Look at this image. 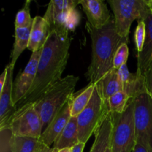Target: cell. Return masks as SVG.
<instances>
[{
  "label": "cell",
  "instance_id": "obj_1",
  "mask_svg": "<svg viewBox=\"0 0 152 152\" xmlns=\"http://www.w3.org/2000/svg\"><path fill=\"white\" fill-rule=\"evenodd\" d=\"M71 39L51 31L40 55L35 80L26 96L16 105V109L34 102L62 79L69 58Z\"/></svg>",
  "mask_w": 152,
  "mask_h": 152
},
{
  "label": "cell",
  "instance_id": "obj_15",
  "mask_svg": "<svg viewBox=\"0 0 152 152\" xmlns=\"http://www.w3.org/2000/svg\"><path fill=\"white\" fill-rule=\"evenodd\" d=\"M118 74L123 83V91L131 99H135L142 94L148 93L144 75L137 72L130 73L126 64L119 68Z\"/></svg>",
  "mask_w": 152,
  "mask_h": 152
},
{
  "label": "cell",
  "instance_id": "obj_10",
  "mask_svg": "<svg viewBox=\"0 0 152 152\" xmlns=\"http://www.w3.org/2000/svg\"><path fill=\"white\" fill-rule=\"evenodd\" d=\"M42 50L32 53L24 71L19 73L13 83V103L15 107L26 96L34 83Z\"/></svg>",
  "mask_w": 152,
  "mask_h": 152
},
{
  "label": "cell",
  "instance_id": "obj_11",
  "mask_svg": "<svg viewBox=\"0 0 152 152\" xmlns=\"http://www.w3.org/2000/svg\"><path fill=\"white\" fill-rule=\"evenodd\" d=\"M5 83L0 91V130L5 129L9 120L16 111L13 103V68L9 64Z\"/></svg>",
  "mask_w": 152,
  "mask_h": 152
},
{
  "label": "cell",
  "instance_id": "obj_5",
  "mask_svg": "<svg viewBox=\"0 0 152 152\" xmlns=\"http://www.w3.org/2000/svg\"><path fill=\"white\" fill-rule=\"evenodd\" d=\"M110 113L108 102L101 96L95 86L88 104L77 116L80 142L86 144Z\"/></svg>",
  "mask_w": 152,
  "mask_h": 152
},
{
  "label": "cell",
  "instance_id": "obj_19",
  "mask_svg": "<svg viewBox=\"0 0 152 152\" xmlns=\"http://www.w3.org/2000/svg\"><path fill=\"white\" fill-rule=\"evenodd\" d=\"M80 143L78 138L77 117H71L69 122L53 143V148L58 150L63 148H72Z\"/></svg>",
  "mask_w": 152,
  "mask_h": 152
},
{
  "label": "cell",
  "instance_id": "obj_2",
  "mask_svg": "<svg viewBox=\"0 0 152 152\" xmlns=\"http://www.w3.org/2000/svg\"><path fill=\"white\" fill-rule=\"evenodd\" d=\"M86 28L91 39L92 48L91 62L86 77L90 85H96L114 68V56L120 46L129 42L119 35L112 18L102 28H94L88 22Z\"/></svg>",
  "mask_w": 152,
  "mask_h": 152
},
{
  "label": "cell",
  "instance_id": "obj_12",
  "mask_svg": "<svg viewBox=\"0 0 152 152\" xmlns=\"http://www.w3.org/2000/svg\"><path fill=\"white\" fill-rule=\"evenodd\" d=\"M148 7L142 15L140 20L145 25V41L142 50L137 54V72L144 75L151 62L152 55V0H147Z\"/></svg>",
  "mask_w": 152,
  "mask_h": 152
},
{
  "label": "cell",
  "instance_id": "obj_33",
  "mask_svg": "<svg viewBox=\"0 0 152 152\" xmlns=\"http://www.w3.org/2000/svg\"><path fill=\"white\" fill-rule=\"evenodd\" d=\"M58 152H72V148H63V149L59 150Z\"/></svg>",
  "mask_w": 152,
  "mask_h": 152
},
{
  "label": "cell",
  "instance_id": "obj_24",
  "mask_svg": "<svg viewBox=\"0 0 152 152\" xmlns=\"http://www.w3.org/2000/svg\"><path fill=\"white\" fill-rule=\"evenodd\" d=\"M31 1H26L23 7L17 12L15 19V28H28L31 26L34 22V18H31L30 13Z\"/></svg>",
  "mask_w": 152,
  "mask_h": 152
},
{
  "label": "cell",
  "instance_id": "obj_16",
  "mask_svg": "<svg viewBox=\"0 0 152 152\" xmlns=\"http://www.w3.org/2000/svg\"><path fill=\"white\" fill-rule=\"evenodd\" d=\"M50 34V26L43 16H35L31 28L28 50L34 53L42 49Z\"/></svg>",
  "mask_w": 152,
  "mask_h": 152
},
{
  "label": "cell",
  "instance_id": "obj_17",
  "mask_svg": "<svg viewBox=\"0 0 152 152\" xmlns=\"http://www.w3.org/2000/svg\"><path fill=\"white\" fill-rule=\"evenodd\" d=\"M96 87L99 94L105 101H108L116 93L123 91V83L119 76L118 69L113 68L96 83Z\"/></svg>",
  "mask_w": 152,
  "mask_h": 152
},
{
  "label": "cell",
  "instance_id": "obj_28",
  "mask_svg": "<svg viewBox=\"0 0 152 152\" xmlns=\"http://www.w3.org/2000/svg\"><path fill=\"white\" fill-rule=\"evenodd\" d=\"M144 76H145V80H146L148 91L152 98V61L150 63L148 68H147L145 74H144Z\"/></svg>",
  "mask_w": 152,
  "mask_h": 152
},
{
  "label": "cell",
  "instance_id": "obj_25",
  "mask_svg": "<svg viewBox=\"0 0 152 152\" xmlns=\"http://www.w3.org/2000/svg\"><path fill=\"white\" fill-rule=\"evenodd\" d=\"M145 25L142 20H138L137 26L134 33V41L136 45V48L137 50V54L142 50L145 41Z\"/></svg>",
  "mask_w": 152,
  "mask_h": 152
},
{
  "label": "cell",
  "instance_id": "obj_14",
  "mask_svg": "<svg viewBox=\"0 0 152 152\" xmlns=\"http://www.w3.org/2000/svg\"><path fill=\"white\" fill-rule=\"evenodd\" d=\"M79 4L82 6L89 23L94 28H102L111 19L107 5L102 0H80Z\"/></svg>",
  "mask_w": 152,
  "mask_h": 152
},
{
  "label": "cell",
  "instance_id": "obj_21",
  "mask_svg": "<svg viewBox=\"0 0 152 152\" xmlns=\"http://www.w3.org/2000/svg\"><path fill=\"white\" fill-rule=\"evenodd\" d=\"M42 144V142L39 140V139L12 135L10 139V151L38 152Z\"/></svg>",
  "mask_w": 152,
  "mask_h": 152
},
{
  "label": "cell",
  "instance_id": "obj_27",
  "mask_svg": "<svg viewBox=\"0 0 152 152\" xmlns=\"http://www.w3.org/2000/svg\"><path fill=\"white\" fill-rule=\"evenodd\" d=\"M80 18H81V16H80V13L76 9L71 10L69 12L68 21H67V27H68V31H73L75 30V28L80 23Z\"/></svg>",
  "mask_w": 152,
  "mask_h": 152
},
{
  "label": "cell",
  "instance_id": "obj_29",
  "mask_svg": "<svg viewBox=\"0 0 152 152\" xmlns=\"http://www.w3.org/2000/svg\"><path fill=\"white\" fill-rule=\"evenodd\" d=\"M7 67L6 66V68H4V71L2 72V74L0 76V91L3 89V87L4 86V83H5L6 79H7Z\"/></svg>",
  "mask_w": 152,
  "mask_h": 152
},
{
  "label": "cell",
  "instance_id": "obj_34",
  "mask_svg": "<svg viewBox=\"0 0 152 152\" xmlns=\"http://www.w3.org/2000/svg\"><path fill=\"white\" fill-rule=\"evenodd\" d=\"M106 152H111V146L109 147V148H108V150H107Z\"/></svg>",
  "mask_w": 152,
  "mask_h": 152
},
{
  "label": "cell",
  "instance_id": "obj_26",
  "mask_svg": "<svg viewBox=\"0 0 152 152\" xmlns=\"http://www.w3.org/2000/svg\"><path fill=\"white\" fill-rule=\"evenodd\" d=\"M129 51L127 43H123L116 52L114 59V68L119 69L126 65L129 57Z\"/></svg>",
  "mask_w": 152,
  "mask_h": 152
},
{
  "label": "cell",
  "instance_id": "obj_13",
  "mask_svg": "<svg viewBox=\"0 0 152 152\" xmlns=\"http://www.w3.org/2000/svg\"><path fill=\"white\" fill-rule=\"evenodd\" d=\"M71 98L64 105L60 111L55 116L45 130L42 133L39 140L43 144L50 147L52 144L54 143L56 138L63 131L71 118Z\"/></svg>",
  "mask_w": 152,
  "mask_h": 152
},
{
  "label": "cell",
  "instance_id": "obj_20",
  "mask_svg": "<svg viewBox=\"0 0 152 152\" xmlns=\"http://www.w3.org/2000/svg\"><path fill=\"white\" fill-rule=\"evenodd\" d=\"M32 25L28 28H15V41L10 55V65L14 68L21 53L28 48Z\"/></svg>",
  "mask_w": 152,
  "mask_h": 152
},
{
  "label": "cell",
  "instance_id": "obj_9",
  "mask_svg": "<svg viewBox=\"0 0 152 152\" xmlns=\"http://www.w3.org/2000/svg\"><path fill=\"white\" fill-rule=\"evenodd\" d=\"M79 1L53 0L50 1L43 18L48 23L50 32L55 31L62 36L68 35L67 21L69 12L76 9Z\"/></svg>",
  "mask_w": 152,
  "mask_h": 152
},
{
  "label": "cell",
  "instance_id": "obj_30",
  "mask_svg": "<svg viewBox=\"0 0 152 152\" xmlns=\"http://www.w3.org/2000/svg\"><path fill=\"white\" fill-rule=\"evenodd\" d=\"M58 151H59V150L53 148H53H50L49 146H48V145L42 143L41 146H40L38 152H58Z\"/></svg>",
  "mask_w": 152,
  "mask_h": 152
},
{
  "label": "cell",
  "instance_id": "obj_3",
  "mask_svg": "<svg viewBox=\"0 0 152 152\" xmlns=\"http://www.w3.org/2000/svg\"><path fill=\"white\" fill-rule=\"evenodd\" d=\"M79 77L68 75L50 87L33 102L42 123V132L74 94Z\"/></svg>",
  "mask_w": 152,
  "mask_h": 152
},
{
  "label": "cell",
  "instance_id": "obj_7",
  "mask_svg": "<svg viewBox=\"0 0 152 152\" xmlns=\"http://www.w3.org/2000/svg\"><path fill=\"white\" fill-rule=\"evenodd\" d=\"M5 129H10L13 136L39 139L42 133V123L34 103H27L18 108Z\"/></svg>",
  "mask_w": 152,
  "mask_h": 152
},
{
  "label": "cell",
  "instance_id": "obj_31",
  "mask_svg": "<svg viewBox=\"0 0 152 152\" xmlns=\"http://www.w3.org/2000/svg\"><path fill=\"white\" fill-rule=\"evenodd\" d=\"M132 152H149V151L142 144L139 143V142H136V145H135Z\"/></svg>",
  "mask_w": 152,
  "mask_h": 152
},
{
  "label": "cell",
  "instance_id": "obj_4",
  "mask_svg": "<svg viewBox=\"0 0 152 152\" xmlns=\"http://www.w3.org/2000/svg\"><path fill=\"white\" fill-rule=\"evenodd\" d=\"M134 99H131L122 114H113L111 152H132L136 145L134 126Z\"/></svg>",
  "mask_w": 152,
  "mask_h": 152
},
{
  "label": "cell",
  "instance_id": "obj_32",
  "mask_svg": "<svg viewBox=\"0 0 152 152\" xmlns=\"http://www.w3.org/2000/svg\"><path fill=\"white\" fill-rule=\"evenodd\" d=\"M85 145L86 144L83 143V142H80L77 145H76L75 146L72 148V152H83L84 150Z\"/></svg>",
  "mask_w": 152,
  "mask_h": 152
},
{
  "label": "cell",
  "instance_id": "obj_6",
  "mask_svg": "<svg viewBox=\"0 0 152 152\" xmlns=\"http://www.w3.org/2000/svg\"><path fill=\"white\" fill-rule=\"evenodd\" d=\"M108 3L114 13L117 33L129 42L132 24L141 19L148 7L147 0H108Z\"/></svg>",
  "mask_w": 152,
  "mask_h": 152
},
{
  "label": "cell",
  "instance_id": "obj_23",
  "mask_svg": "<svg viewBox=\"0 0 152 152\" xmlns=\"http://www.w3.org/2000/svg\"><path fill=\"white\" fill-rule=\"evenodd\" d=\"M131 98L123 91L117 92L108 99L110 112L113 114H122L126 110Z\"/></svg>",
  "mask_w": 152,
  "mask_h": 152
},
{
  "label": "cell",
  "instance_id": "obj_18",
  "mask_svg": "<svg viewBox=\"0 0 152 152\" xmlns=\"http://www.w3.org/2000/svg\"><path fill=\"white\" fill-rule=\"evenodd\" d=\"M112 129V117L110 113L94 132V142L90 152H106L111 146Z\"/></svg>",
  "mask_w": 152,
  "mask_h": 152
},
{
  "label": "cell",
  "instance_id": "obj_8",
  "mask_svg": "<svg viewBox=\"0 0 152 152\" xmlns=\"http://www.w3.org/2000/svg\"><path fill=\"white\" fill-rule=\"evenodd\" d=\"M134 126L137 142L152 152V98L144 93L134 99Z\"/></svg>",
  "mask_w": 152,
  "mask_h": 152
},
{
  "label": "cell",
  "instance_id": "obj_35",
  "mask_svg": "<svg viewBox=\"0 0 152 152\" xmlns=\"http://www.w3.org/2000/svg\"><path fill=\"white\" fill-rule=\"evenodd\" d=\"M151 60H152V55H151Z\"/></svg>",
  "mask_w": 152,
  "mask_h": 152
},
{
  "label": "cell",
  "instance_id": "obj_22",
  "mask_svg": "<svg viewBox=\"0 0 152 152\" xmlns=\"http://www.w3.org/2000/svg\"><path fill=\"white\" fill-rule=\"evenodd\" d=\"M96 85H90L71 97V117H77L88 104Z\"/></svg>",
  "mask_w": 152,
  "mask_h": 152
}]
</instances>
